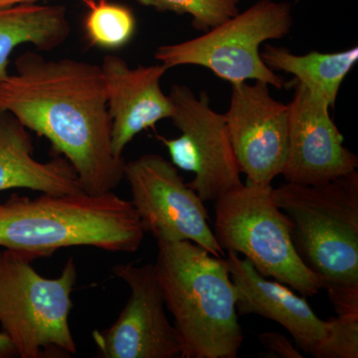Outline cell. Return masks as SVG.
I'll return each instance as SVG.
<instances>
[{"label": "cell", "instance_id": "obj_1", "mask_svg": "<svg viewBox=\"0 0 358 358\" xmlns=\"http://www.w3.org/2000/svg\"><path fill=\"white\" fill-rule=\"evenodd\" d=\"M0 85V110L44 136L74 169L88 194L114 192L124 159L112 150V121L100 65L75 59L46 60L26 52Z\"/></svg>", "mask_w": 358, "mask_h": 358}, {"label": "cell", "instance_id": "obj_2", "mask_svg": "<svg viewBox=\"0 0 358 358\" xmlns=\"http://www.w3.org/2000/svg\"><path fill=\"white\" fill-rule=\"evenodd\" d=\"M145 231L133 204L114 192L13 194L0 203V247L36 259L62 248L89 246L136 253Z\"/></svg>", "mask_w": 358, "mask_h": 358}, {"label": "cell", "instance_id": "obj_3", "mask_svg": "<svg viewBox=\"0 0 358 358\" xmlns=\"http://www.w3.org/2000/svg\"><path fill=\"white\" fill-rule=\"evenodd\" d=\"M155 277L173 315L181 358H236L244 343L226 259L194 242L157 241Z\"/></svg>", "mask_w": 358, "mask_h": 358}, {"label": "cell", "instance_id": "obj_4", "mask_svg": "<svg viewBox=\"0 0 358 358\" xmlns=\"http://www.w3.org/2000/svg\"><path fill=\"white\" fill-rule=\"evenodd\" d=\"M275 205L291 221L301 260L322 278L324 289L358 287V173L319 185L273 187Z\"/></svg>", "mask_w": 358, "mask_h": 358}, {"label": "cell", "instance_id": "obj_5", "mask_svg": "<svg viewBox=\"0 0 358 358\" xmlns=\"http://www.w3.org/2000/svg\"><path fill=\"white\" fill-rule=\"evenodd\" d=\"M31 257L0 251V326L21 358L69 357L77 345L69 327L71 294L77 282L75 259L55 279L42 277Z\"/></svg>", "mask_w": 358, "mask_h": 358}, {"label": "cell", "instance_id": "obj_6", "mask_svg": "<svg viewBox=\"0 0 358 358\" xmlns=\"http://www.w3.org/2000/svg\"><path fill=\"white\" fill-rule=\"evenodd\" d=\"M214 236L224 251L243 254L259 274L305 298L324 289L296 253L291 221L275 205L271 185H243L216 200Z\"/></svg>", "mask_w": 358, "mask_h": 358}, {"label": "cell", "instance_id": "obj_7", "mask_svg": "<svg viewBox=\"0 0 358 358\" xmlns=\"http://www.w3.org/2000/svg\"><path fill=\"white\" fill-rule=\"evenodd\" d=\"M293 25L289 2L260 0L201 36L157 47L155 58L167 69L200 66L231 85L254 80L281 90L285 79L264 63L260 47L284 38Z\"/></svg>", "mask_w": 358, "mask_h": 358}, {"label": "cell", "instance_id": "obj_8", "mask_svg": "<svg viewBox=\"0 0 358 358\" xmlns=\"http://www.w3.org/2000/svg\"><path fill=\"white\" fill-rule=\"evenodd\" d=\"M171 120L181 131L176 138H157L174 166L194 174L190 188L202 201H214L243 185L224 114L212 109L207 92L196 96L189 87L173 85Z\"/></svg>", "mask_w": 358, "mask_h": 358}, {"label": "cell", "instance_id": "obj_9", "mask_svg": "<svg viewBox=\"0 0 358 358\" xmlns=\"http://www.w3.org/2000/svg\"><path fill=\"white\" fill-rule=\"evenodd\" d=\"M124 179L145 233L157 241L188 240L213 256H224L209 226L204 202L173 164L159 155H143L124 164Z\"/></svg>", "mask_w": 358, "mask_h": 358}, {"label": "cell", "instance_id": "obj_10", "mask_svg": "<svg viewBox=\"0 0 358 358\" xmlns=\"http://www.w3.org/2000/svg\"><path fill=\"white\" fill-rule=\"evenodd\" d=\"M112 271L128 285L131 296L114 324L93 334L96 357H180V341L164 310L166 303L154 264H117Z\"/></svg>", "mask_w": 358, "mask_h": 358}, {"label": "cell", "instance_id": "obj_11", "mask_svg": "<svg viewBox=\"0 0 358 358\" xmlns=\"http://www.w3.org/2000/svg\"><path fill=\"white\" fill-rule=\"evenodd\" d=\"M224 117L246 185H270L286 164L288 105L275 101L265 82H240L232 84L230 107Z\"/></svg>", "mask_w": 358, "mask_h": 358}, {"label": "cell", "instance_id": "obj_12", "mask_svg": "<svg viewBox=\"0 0 358 358\" xmlns=\"http://www.w3.org/2000/svg\"><path fill=\"white\" fill-rule=\"evenodd\" d=\"M288 107V155L282 173L287 182L319 185L357 171V157L343 145L324 98L296 81Z\"/></svg>", "mask_w": 358, "mask_h": 358}, {"label": "cell", "instance_id": "obj_13", "mask_svg": "<svg viewBox=\"0 0 358 358\" xmlns=\"http://www.w3.org/2000/svg\"><path fill=\"white\" fill-rule=\"evenodd\" d=\"M100 66L112 121L113 152L124 159V148L136 134L173 115L171 98L160 87L169 69L162 64L131 68L115 55L105 56Z\"/></svg>", "mask_w": 358, "mask_h": 358}, {"label": "cell", "instance_id": "obj_14", "mask_svg": "<svg viewBox=\"0 0 358 358\" xmlns=\"http://www.w3.org/2000/svg\"><path fill=\"white\" fill-rule=\"evenodd\" d=\"M226 262L237 289V313L274 320L289 331L296 348L313 357L329 336V320L320 319L305 296L259 274L248 259L228 251Z\"/></svg>", "mask_w": 358, "mask_h": 358}, {"label": "cell", "instance_id": "obj_15", "mask_svg": "<svg viewBox=\"0 0 358 358\" xmlns=\"http://www.w3.org/2000/svg\"><path fill=\"white\" fill-rule=\"evenodd\" d=\"M28 129L0 110V192L25 188L48 194L84 192L70 162L62 155L39 162Z\"/></svg>", "mask_w": 358, "mask_h": 358}, {"label": "cell", "instance_id": "obj_16", "mask_svg": "<svg viewBox=\"0 0 358 358\" xmlns=\"http://www.w3.org/2000/svg\"><path fill=\"white\" fill-rule=\"evenodd\" d=\"M71 31L67 10L61 6L24 4L0 8V85L9 77V59L23 44L51 51L66 42Z\"/></svg>", "mask_w": 358, "mask_h": 358}, {"label": "cell", "instance_id": "obj_17", "mask_svg": "<svg viewBox=\"0 0 358 358\" xmlns=\"http://www.w3.org/2000/svg\"><path fill=\"white\" fill-rule=\"evenodd\" d=\"M261 58L271 70L292 74L296 82L324 98L334 108L343 80L358 61V48L334 53L312 51L296 55L285 47L267 43Z\"/></svg>", "mask_w": 358, "mask_h": 358}, {"label": "cell", "instance_id": "obj_18", "mask_svg": "<svg viewBox=\"0 0 358 358\" xmlns=\"http://www.w3.org/2000/svg\"><path fill=\"white\" fill-rule=\"evenodd\" d=\"M88 9L84 21L90 44L103 49L122 48L136 31V18L131 9L109 0H83Z\"/></svg>", "mask_w": 358, "mask_h": 358}, {"label": "cell", "instance_id": "obj_19", "mask_svg": "<svg viewBox=\"0 0 358 358\" xmlns=\"http://www.w3.org/2000/svg\"><path fill=\"white\" fill-rule=\"evenodd\" d=\"M159 11L192 16L193 27L208 31L239 13L240 0H136Z\"/></svg>", "mask_w": 358, "mask_h": 358}, {"label": "cell", "instance_id": "obj_20", "mask_svg": "<svg viewBox=\"0 0 358 358\" xmlns=\"http://www.w3.org/2000/svg\"><path fill=\"white\" fill-rule=\"evenodd\" d=\"M329 336L313 353L315 358H357L358 317H331Z\"/></svg>", "mask_w": 358, "mask_h": 358}, {"label": "cell", "instance_id": "obj_21", "mask_svg": "<svg viewBox=\"0 0 358 358\" xmlns=\"http://www.w3.org/2000/svg\"><path fill=\"white\" fill-rule=\"evenodd\" d=\"M327 292L338 315L358 317V287H331Z\"/></svg>", "mask_w": 358, "mask_h": 358}, {"label": "cell", "instance_id": "obj_22", "mask_svg": "<svg viewBox=\"0 0 358 358\" xmlns=\"http://www.w3.org/2000/svg\"><path fill=\"white\" fill-rule=\"evenodd\" d=\"M259 341L264 348L275 355V357L303 358L296 346L286 336L275 331H265L259 334Z\"/></svg>", "mask_w": 358, "mask_h": 358}, {"label": "cell", "instance_id": "obj_23", "mask_svg": "<svg viewBox=\"0 0 358 358\" xmlns=\"http://www.w3.org/2000/svg\"><path fill=\"white\" fill-rule=\"evenodd\" d=\"M16 352L14 350L10 339L7 338L6 334L0 333V358H10L15 357Z\"/></svg>", "mask_w": 358, "mask_h": 358}, {"label": "cell", "instance_id": "obj_24", "mask_svg": "<svg viewBox=\"0 0 358 358\" xmlns=\"http://www.w3.org/2000/svg\"><path fill=\"white\" fill-rule=\"evenodd\" d=\"M38 1H41V0H0V8L24 6V4H35V2Z\"/></svg>", "mask_w": 358, "mask_h": 358}, {"label": "cell", "instance_id": "obj_25", "mask_svg": "<svg viewBox=\"0 0 358 358\" xmlns=\"http://www.w3.org/2000/svg\"><path fill=\"white\" fill-rule=\"evenodd\" d=\"M296 2L301 1V0H296Z\"/></svg>", "mask_w": 358, "mask_h": 358}]
</instances>
